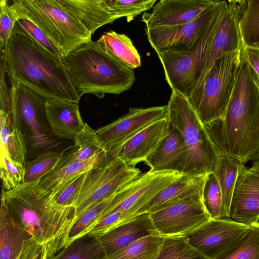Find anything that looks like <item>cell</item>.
<instances>
[{"label": "cell", "mask_w": 259, "mask_h": 259, "mask_svg": "<svg viewBox=\"0 0 259 259\" xmlns=\"http://www.w3.org/2000/svg\"><path fill=\"white\" fill-rule=\"evenodd\" d=\"M188 158V150L182 136L171 126L169 134L145 162L151 171H171L184 174Z\"/></svg>", "instance_id": "7402d4cb"}, {"label": "cell", "mask_w": 259, "mask_h": 259, "mask_svg": "<svg viewBox=\"0 0 259 259\" xmlns=\"http://www.w3.org/2000/svg\"><path fill=\"white\" fill-rule=\"evenodd\" d=\"M62 154V151L46 152L34 159L25 162L24 178L22 183L39 182L55 168Z\"/></svg>", "instance_id": "1f68e13d"}, {"label": "cell", "mask_w": 259, "mask_h": 259, "mask_svg": "<svg viewBox=\"0 0 259 259\" xmlns=\"http://www.w3.org/2000/svg\"><path fill=\"white\" fill-rule=\"evenodd\" d=\"M11 113L14 124L32 144L46 146L48 137L41 132L45 121L47 98L24 84L11 81Z\"/></svg>", "instance_id": "30bf717a"}, {"label": "cell", "mask_w": 259, "mask_h": 259, "mask_svg": "<svg viewBox=\"0 0 259 259\" xmlns=\"http://www.w3.org/2000/svg\"><path fill=\"white\" fill-rule=\"evenodd\" d=\"M83 238H78L47 259H99L88 247Z\"/></svg>", "instance_id": "8d00e7d4"}, {"label": "cell", "mask_w": 259, "mask_h": 259, "mask_svg": "<svg viewBox=\"0 0 259 259\" xmlns=\"http://www.w3.org/2000/svg\"><path fill=\"white\" fill-rule=\"evenodd\" d=\"M230 218L247 226L259 220V171L241 163L233 193Z\"/></svg>", "instance_id": "2e32d148"}, {"label": "cell", "mask_w": 259, "mask_h": 259, "mask_svg": "<svg viewBox=\"0 0 259 259\" xmlns=\"http://www.w3.org/2000/svg\"><path fill=\"white\" fill-rule=\"evenodd\" d=\"M241 54L259 80V50L243 48Z\"/></svg>", "instance_id": "ee69618b"}, {"label": "cell", "mask_w": 259, "mask_h": 259, "mask_svg": "<svg viewBox=\"0 0 259 259\" xmlns=\"http://www.w3.org/2000/svg\"><path fill=\"white\" fill-rule=\"evenodd\" d=\"M56 2L92 34L101 26L117 19L109 11L105 0H56Z\"/></svg>", "instance_id": "603a6c76"}, {"label": "cell", "mask_w": 259, "mask_h": 259, "mask_svg": "<svg viewBox=\"0 0 259 259\" xmlns=\"http://www.w3.org/2000/svg\"><path fill=\"white\" fill-rule=\"evenodd\" d=\"M227 1H217L191 21L163 28H145V33L156 53L183 52L194 47L203 36L212 19Z\"/></svg>", "instance_id": "8fae6325"}, {"label": "cell", "mask_w": 259, "mask_h": 259, "mask_svg": "<svg viewBox=\"0 0 259 259\" xmlns=\"http://www.w3.org/2000/svg\"><path fill=\"white\" fill-rule=\"evenodd\" d=\"M46 113L53 133L60 139L74 140L85 125L77 102L47 99Z\"/></svg>", "instance_id": "ffe728a7"}, {"label": "cell", "mask_w": 259, "mask_h": 259, "mask_svg": "<svg viewBox=\"0 0 259 259\" xmlns=\"http://www.w3.org/2000/svg\"><path fill=\"white\" fill-rule=\"evenodd\" d=\"M141 174L139 168L127 165L116 157L85 172L82 187L74 204V223L86 210L113 195Z\"/></svg>", "instance_id": "9c48e42d"}, {"label": "cell", "mask_w": 259, "mask_h": 259, "mask_svg": "<svg viewBox=\"0 0 259 259\" xmlns=\"http://www.w3.org/2000/svg\"><path fill=\"white\" fill-rule=\"evenodd\" d=\"M217 1L161 0L145 12L142 21L148 29L163 28L187 23L213 5Z\"/></svg>", "instance_id": "e0dca14e"}, {"label": "cell", "mask_w": 259, "mask_h": 259, "mask_svg": "<svg viewBox=\"0 0 259 259\" xmlns=\"http://www.w3.org/2000/svg\"><path fill=\"white\" fill-rule=\"evenodd\" d=\"M251 167L259 171V157L254 160Z\"/></svg>", "instance_id": "f6af8a7d"}, {"label": "cell", "mask_w": 259, "mask_h": 259, "mask_svg": "<svg viewBox=\"0 0 259 259\" xmlns=\"http://www.w3.org/2000/svg\"><path fill=\"white\" fill-rule=\"evenodd\" d=\"M1 57V65L10 81L20 82L47 99L79 102L62 61L36 41L18 22Z\"/></svg>", "instance_id": "3957f363"}, {"label": "cell", "mask_w": 259, "mask_h": 259, "mask_svg": "<svg viewBox=\"0 0 259 259\" xmlns=\"http://www.w3.org/2000/svg\"><path fill=\"white\" fill-rule=\"evenodd\" d=\"M167 106V118L182 136L189 152L184 174L206 176L212 172L219 153L187 98L172 91Z\"/></svg>", "instance_id": "8992f818"}, {"label": "cell", "mask_w": 259, "mask_h": 259, "mask_svg": "<svg viewBox=\"0 0 259 259\" xmlns=\"http://www.w3.org/2000/svg\"><path fill=\"white\" fill-rule=\"evenodd\" d=\"M205 177L183 174L141 207L135 216L143 213H151L187 199L202 197Z\"/></svg>", "instance_id": "44dd1931"}, {"label": "cell", "mask_w": 259, "mask_h": 259, "mask_svg": "<svg viewBox=\"0 0 259 259\" xmlns=\"http://www.w3.org/2000/svg\"><path fill=\"white\" fill-rule=\"evenodd\" d=\"M1 152L12 160L24 164L27 153L23 133L14 124L11 111L0 110Z\"/></svg>", "instance_id": "4316f807"}, {"label": "cell", "mask_w": 259, "mask_h": 259, "mask_svg": "<svg viewBox=\"0 0 259 259\" xmlns=\"http://www.w3.org/2000/svg\"><path fill=\"white\" fill-rule=\"evenodd\" d=\"M242 49L259 50V0L235 1Z\"/></svg>", "instance_id": "484cf974"}, {"label": "cell", "mask_w": 259, "mask_h": 259, "mask_svg": "<svg viewBox=\"0 0 259 259\" xmlns=\"http://www.w3.org/2000/svg\"><path fill=\"white\" fill-rule=\"evenodd\" d=\"M85 174L70 181L54 195L58 204L64 206L74 207L75 201L83 184Z\"/></svg>", "instance_id": "74e56055"}, {"label": "cell", "mask_w": 259, "mask_h": 259, "mask_svg": "<svg viewBox=\"0 0 259 259\" xmlns=\"http://www.w3.org/2000/svg\"><path fill=\"white\" fill-rule=\"evenodd\" d=\"M167 106L130 108L128 113L96 131L105 149L115 157L126 141L154 122L167 117Z\"/></svg>", "instance_id": "7c38bea8"}, {"label": "cell", "mask_w": 259, "mask_h": 259, "mask_svg": "<svg viewBox=\"0 0 259 259\" xmlns=\"http://www.w3.org/2000/svg\"><path fill=\"white\" fill-rule=\"evenodd\" d=\"M17 22L36 41L58 59L62 60V57L58 49L41 29L32 22L26 19H20Z\"/></svg>", "instance_id": "60d3db41"}, {"label": "cell", "mask_w": 259, "mask_h": 259, "mask_svg": "<svg viewBox=\"0 0 259 259\" xmlns=\"http://www.w3.org/2000/svg\"><path fill=\"white\" fill-rule=\"evenodd\" d=\"M241 163L227 155L219 153L213 174L220 186L222 195L223 209L225 218H230L231 202L238 169Z\"/></svg>", "instance_id": "83f0119b"}, {"label": "cell", "mask_w": 259, "mask_h": 259, "mask_svg": "<svg viewBox=\"0 0 259 259\" xmlns=\"http://www.w3.org/2000/svg\"><path fill=\"white\" fill-rule=\"evenodd\" d=\"M171 127L167 117L154 122L124 143L115 157L132 167L145 162L169 134Z\"/></svg>", "instance_id": "d6986e66"}, {"label": "cell", "mask_w": 259, "mask_h": 259, "mask_svg": "<svg viewBox=\"0 0 259 259\" xmlns=\"http://www.w3.org/2000/svg\"><path fill=\"white\" fill-rule=\"evenodd\" d=\"M202 198L204 208L211 219H226L223 209L221 190L213 172L206 176Z\"/></svg>", "instance_id": "836d02e7"}, {"label": "cell", "mask_w": 259, "mask_h": 259, "mask_svg": "<svg viewBox=\"0 0 259 259\" xmlns=\"http://www.w3.org/2000/svg\"><path fill=\"white\" fill-rule=\"evenodd\" d=\"M74 89L80 99L85 94L102 99L119 95L133 85L134 69L116 61L91 40L62 59Z\"/></svg>", "instance_id": "277c9868"}, {"label": "cell", "mask_w": 259, "mask_h": 259, "mask_svg": "<svg viewBox=\"0 0 259 259\" xmlns=\"http://www.w3.org/2000/svg\"><path fill=\"white\" fill-rule=\"evenodd\" d=\"M160 235L150 213L137 215L122 223L104 236L91 239L89 249L99 259L109 255L140 239Z\"/></svg>", "instance_id": "9a60e30c"}, {"label": "cell", "mask_w": 259, "mask_h": 259, "mask_svg": "<svg viewBox=\"0 0 259 259\" xmlns=\"http://www.w3.org/2000/svg\"><path fill=\"white\" fill-rule=\"evenodd\" d=\"M95 43L107 55L131 68L134 69L141 65L137 50L132 40L124 34L112 30L106 32Z\"/></svg>", "instance_id": "d4e9b609"}, {"label": "cell", "mask_w": 259, "mask_h": 259, "mask_svg": "<svg viewBox=\"0 0 259 259\" xmlns=\"http://www.w3.org/2000/svg\"><path fill=\"white\" fill-rule=\"evenodd\" d=\"M24 174V164L12 160L1 152L0 177L3 189L6 191L14 189L22 183Z\"/></svg>", "instance_id": "d590c367"}, {"label": "cell", "mask_w": 259, "mask_h": 259, "mask_svg": "<svg viewBox=\"0 0 259 259\" xmlns=\"http://www.w3.org/2000/svg\"><path fill=\"white\" fill-rule=\"evenodd\" d=\"M109 11L117 19L125 17L127 22L153 8L156 0H105Z\"/></svg>", "instance_id": "e575fe53"}, {"label": "cell", "mask_w": 259, "mask_h": 259, "mask_svg": "<svg viewBox=\"0 0 259 259\" xmlns=\"http://www.w3.org/2000/svg\"><path fill=\"white\" fill-rule=\"evenodd\" d=\"M164 237L149 236L135 241L101 259H155Z\"/></svg>", "instance_id": "f546056e"}, {"label": "cell", "mask_w": 259, "mask_h": 259, "mask_svg": "<svg viewBox=\"0 0 259 259\" xmlns=\"http://www.w3.org/2000/svg\"><path fill=\"white\" fill-rule=\"evenodd\" d=\"M122 223V213L112 212L92 228L84 237L91 239L101 237Z\"/></svg>", "instance_id": "ab89813d"}, {"label": "cell", "mask_w": 259, "mask_h": 259, "mask_svg": "<svg viewBox=\"0 0 259 259\" xmlns=\"http://www.w3.org/2000/svg\"><path fill=\"white\" fill-rule=\"evenodd\" d=\"M153 223L163 236H186L211 218L202 197L191 198L151 213Z\"/></svg>", "instance_id": "4fadbf2b"}, {"label": "cell", "mask_w": 259, "mask_h": 259, "mask_svg": "<svg viewBox=\"0 0 259 259\" xmlns=\"http://www.w3.org/2000/svg\"><path fill=\"white\" fill-rule=\"evenodd\" d=\"M46 247L38 243L33 237L24 240L20 252L16 259H47Z\"/></svg>", "instance_id": "b9f144b4"}, {"label": "cell", "mask_w": 259, "mask_h": 259, "mask_svg": "<svg viewBox=\"0 0 259 259\" xmlns=\"http://www.w3.org/2000/svg\"><path fill=\"white\" fill-rule=\"evenodd\" d=\"M248 226L231 218L210 219L185 237L208 259H214L236 242Z\"/></svg>", "instance_id": "5bb4252c"}, {"label": "cell", "mask_w": 259, "mask_h": 259, "mask_svg": "<svg viewBox=\"0 0 259 259\" xmlns=\"http://www.w3.org/2000/svg\"><path fill=\"white\" fill-rule=\"evenodd\" d=\"M5 73L3 66L1 65V110L10 112V90H9L5 81Z\"/></svg>", "instance_id": "7bdbcfd3"}, {"label": "cell", "mask_w": 259, "mask_h": 259, "mask_svg": "<svg viewBox=\"0 0 259 259\" xmlns=\"http://www.w3.org/2000/svg\"><path fill=\"white\" fill-rule=\"evenodd\" d=\"M0 8V49L1 51L5 48L17 21L7 1H1Z\"/></svg>", "instance_id": "f35d334b"}, {"label": "cell", "mask_w": 259, "mask_h": 259, "mask_svg": "<svg viewBox=\"0 0 259 259\" xmlns=\"http://www.w3.org/2000/svg\"><path fill=\"white\" fill-rule=\"evenodd\" d=\"M214 259H259V222L249 225L236 242Z\"/></svg>", "instance_id": "4dcf8cb0"}, {"label": "cell", "mask_w": 259, "mask_h": 259, "mask_svg": "<svg viewBox=\"0 0 259 259\" xmlns=\"http://www.w3.org/2000/svg\"><path fill=\"white\" fill-rule=\"evenodd\" d=\"M29 238L11 221L4 205L1 203L0 214V259H16L23 242Z\"/></svg>", "instance_id": "f1b7e54d"}, {"label": "cell", "mask_w": 259, "mask_h": 259, "mask_svg": "<svg viewBox=\"0 0 259 259\" xmlns=\"http://www.w3.org/2000/svg\"><path fill=\"white\" fill-rule=\"evenodd\" d=\"M1 203L14 225L46 247L48 257L65 247L75 218L73 206L58 204L39 182L2 189Z\"/></svg>", "instance_id": "7a4b0ae2"}, {"label": "cell", "mask_w": 259, "mask_h": 259, "mask_svg": "<svg viewBox=\"0 0 259 259\" xmlns=\"http://www.w3.org/2000/svg\"><path fill=\"white\" fill-rule=\"evenodd\" d=\"M114 157L108 151H104L89 160L70 163L54 169L39 184L54 196L73 179L105 164Z\"/></svg>", "instance_id": "cb8c5ba5"}, {"label": "cell", "mask_w": 259, "mask_h": 259, "mask_svg": "<svg viewBox=\"0 0 259 259\" xmlns=\"http://www.w3.org/2000/svg\"><path fill=\"white\" fill-rule=\"evenodd\" d=\"M10 7L17 21L20 19L29 20L41 29L58 49L62 58L92 40L90 32L56 0H14Z\"/></svg>", "instance_id": "5b68a950"}, {"label": "cell", "mask_w": 259, "mask_h": 259, "mask_svg": "<svg viewBox=\"0 0 259 259\" xmlns=\"http://www.w3.org/2000/svg\"><path fill=\"white\" fill-rule=\"evenodd\" d=\"M241 50L217 59L187 98L203 125L224 116L236 83Z\"/></svg>", "instance_id": "52a82bcc"}, {"label": "cell", "mask_w": 259, "mask_h": 259, "mask_svg": "<svg viewBox=\"0 0 259 259\" xmlns=\"http://www.w3.org/2000/svg\"><path fill=\"white\" fill-rule=\"evenodd\" d=\"M228 4L227 1L215 14L202 38L192 49L179 52L157 53L165 80L172 91L188 98L197 85Z\"/></svg>", "instance_id": "ba28073f"}, {"label": "cell", "mask_w": 259, "mask_h": 259, "mask_svg": "<svg viewBox=\"0 0 259 259\" xmlns=\"http://www.w3.org/2000/svg\"><path fill=\"white\" fill-rule=\"evenodd\" d=\"M204 125L219 154L243 164L259 157V80L241 54L224 116Z\"/></svg>", "instance_id": "6da1fadb"}, {"label": "cell", "mask_w": 259, "mask_h": 259, "mask_svg": "<svg viewBox=\"0 0 259 259\" xmlns=\"http://www.w3.org/2000/svg\"><path fill=\"white\" fill-rule=\"evenodd\" d=\"M155 259H208L193 247L184 236L164 237Z\"/></svg>", "instance_id": "d6a6232c"}, {"label": "cell", "mask_w": 259, "mask_h": 259, "mask_svg": "<svg viewBox=\"0 0 259 259\" xmlns=\"http://www.w3.org/2000/svg\"><path fill=\"white\" fill-rule=\"evenodd\" d=\"M183 174L177 171H151L150 170L141 174L135 180L130 193L109 214L114 211L121 212L123 223L127 222L141 207Z\"/></svg>", "instance_id": "ac0fdd59"}]
</instances>
